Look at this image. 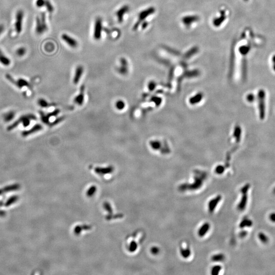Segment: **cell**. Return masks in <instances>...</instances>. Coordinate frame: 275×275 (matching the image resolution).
Listing matches in <instances>:
<instances>
[{
    "label": "cell",
    "instance_id": "obj_1",
    "mask_svg": "<svg viewBox=\"0 0 275 275\" xmlns=\"http://www.w3.org/2000/svg\"><path fill=\"white\" fill-rule=\"evenodd\" d=\"M48 30V26L46 20V14L45 12L40 13L36 18L35 31L37 35L44 34Z\"/></svg>",
    "mask_w": 275,
    "mask_h": 275
},
{
    "label": "cell",
    "instance_id": "obj_2",
    "mask_svg": "<svg viewBox=\"0 0 275 275\" xmlns=\"http://www.w3.org/2000/svg\"><path fill=\"white\" fill-rule=\"evenodd\" d=\"M154 12H155V8L152 7L141 11L139 14L137 21H136V23L133 25V31L137 30L138 28L141 25V23L144 21L146 17H148L150 15H151Z\"/></svg>",
    "mask_w": 275,
    "mask_h": 275
},
{
    "label": "cell",
    "instance_id": "obj_3",
    "mask_svg": "<svg viewBox=\"0 0 275 275\" xmlns=\"http://www.w3.org/2000/svg\"><path fill=\"white\" fill-rule=\"evenodd\" d=\"M34 119H36V117L33 115L29 114L23 116L18 120L14 123L12 125H10V126L8 127V130L11 131L12 129H14L15 127H16L17 126L19 125L20 123H21L23 124V126L26 127L28 125H29L31 121Z\"/></svg>",
    "mask_w": 275,
    "mask_h": 275
},
{
    "label": "cell",
    "instance_id": "obj_4",
    "mask_svg": "<svg viewBox=\"0 0 275 275\" xmlns=\"http://www.w3.org/2000/svg\"><path fill=\"white\" fill-rule=\"evenodd\" d=\"M23 17H24V12L23 10H19L16 13L15 17V23H14V28H15V32L17 34L21 33L23 30Z\"/></svg>",
    "mask_w": 275,
    "mask_h": 275
},
{
    "label": "cell",
    "instance_id": "obj_5",
    "mask_svg": "<svg viewBox=\"0 0 275 275\" xmlns=\"http://www.w3.org/2000/svg\"><path fill=\"white\" fill-rule=\"evenodd\" d=\"M102 20L101 17H98L96 19L94 23L93 31V38L96 40H100L102 38Z\"/></svg>",
    "mask_w": 275,
    "mask_h": 275
},
{
    "label": "cell",
    "instance_id": "obj_6",
    "mask_svg": "<svg viewBox=\"0 0 275 275\" xmlns=\"http://www.w3.org/2000/svg\"><path fill=\"white\" fill-rule=\"evenodd\" d=\"M259 108L260 111V116L261 119H264L265 113V92L263 90H261L259 93Z\"/></svg>",
    "mask_w": 275,
    "mask_h": 275
},
{
    "label": "cell",
    "instance_id": "obj_7",
    "mask_svg": "<svg viewBox=\"0 0 275 275\" xmlns=\"http://www.w3.org/2000/svg\"><path fill=\"white\" fill-rule=\"evenodd\" d=\"M120 66L118 68V72L121 74L125 75L129 72V63L125 58H121L120 60Z\"/></svg>",
    "mask_w": 275,
    "mask_h": 275
},
{
    "label": "cell",
    "instance_id": "obj_8",
    "mask_svg": "<svg viewBox=\"0 0 275 275\" xmlns=\"http://www.w3.org/2000/svg\"><path fill=\"white\" fill-rule=\"evenodd\" d=\"M129 10V7L127 5H123L116 12V16L117 20L119 23H122L123 18L126 13H127Z\"/></svg>",
    "mask_w": 275,
    "mask_h": 275
},
{
    "label": "cell",
    "instance_id": "obj_9",
    "mask_svg": "<svg viewBox=\"0 0 275 275\" xmlns=\"http://www.w3.org/2000/svg\"><path fill=\"white\" fill-rule=\"evenodd\" d=\"M61 37L62 40L71 47L76 48L78 46V41L74 38H72V37L69 36L67 34H62Z\"/></svg>",
    "mask_w": 275,
    "mask_h": 275
},
{
    "label": "cell",
    "instance_id": "obj_10",
    "mask_svg": "<svg viewBox=\"0 0 275 275\" xmlns=\"http://www.w3.org/2000/svg\"><path fill=\"white\" fill-rule=\"evenodd\" d=\"M221 199H222V197L221 196H217V197H214V198L210 200L209 203L208 204V211L212 213L215 210H214L215 208H217L218 204L221 200Z\"/></svg>",
    "mask_w": 275,
    "mask_h": 275
},
{
    "label": "cell",
    "instance_id": "obj_11",
    "mask_svg": "<svg viewBox=\"0 0 275 275\" xmlns=\"http://www.w3.org/2000/svg\"><path fill=\"white\" fill-rule=\"evenodd\" d=\"M180 255L184 259L188 258L190 256L191 251L188 244L184 243L180 248Z\"/></svg>",
    "mask_w": 275,
    "mask_h": 275
},
{
    "label": "cell",
    "instance_id": "obj_12",
    "mask_svg": "<svg viewBox=\"0 0 275 275\" xmlns=\"http://www.w3.org/2000/svg\"><path fill=\"white\" fill-rule=\"evenodd\" d=\"M84 71V69L82 66L78 65L76 67L75 70L74 77L73 78V82H74V84H78L77 83L79 82L81 77L82 76L83 74Z\"/></svg>",
    "mask_w": 275,
    "mask_h": 275
},
{
    "label": "cell",
    "instance_id": "obj_13",
    "mask_svg": "<svg viewBox=\"0 0 275 275\" xmlns=\"http://www.w3.org/2000/svg\"><path fill=\"white\" fill-rule=\"evenodd\" d=\"M210 228V225L209 223H205L199 228L198 231V235L201 237L204 236L208 233Z\"/></svg>",
    "mask_w": 275,
    "mask_h": 275
},
{
    "label": "cell",
    "instance_id": "obj_14",
    "mask_svg": "<svg viewBox=\"0 0 275 275\" xmlns=\"http://www.w3.org/2000/svg\"><path fill=\"white\" fill-rule=\"evenodd\" d=\"M0 63L3 65L8 66L10 65L11 60L5 54L2 50L0 49Z\"/></svg>",
    "mask_w": 275,
    "mask_h": 275
},
{
    "label": "cell",
    "instance_id": "obj_15",
    "mask_svg": "<svg viewBox=\"0 0 275 275\" xmlns=\"http://www.w3.org/2000/svg\"><path fill=\"white\" fill-rule=\"evenodd\" d=\"M42 129H43L42 126L39 124H37V125H35L34 127H32V129H30L29 131H23L22 135L23 137H26L27 135H31L32 133H35V132L40 131V130Z\"/></svg>",
    "mask_w": 275,
    "mask_h": 275
},
{
    "label": "cell",
    "instance_id": "obj_16",
    "mask_svg": "<svg viewBox=\"0 0 275 275\" xmlns=\"http://www.w3.org/2000/svg\"><path fill=\"white\" fill-rule=\"evenodd\" d=\"M19 188H20V186L19 184H17L6 186L4 188L0 189V195L3 194L4 192H9L11 191L17 190L18 189H19Z\"/></svg>",
    "mask_w": 275,
    "mask_h": 275
},
{
    "label": "cell",
    "instance_id": "obj_17",
    "mask_svg": "<svg viewBox=\"0 0 275 275\" xmlns=\"http://www.w3.org/2000/svg\"><path fill=\"white\" fill-rule=\"evenodd\" d=\"M84 91L82 90L80 91V93L78 95H76V97L74 99V102L76 104V105L78 106H82V102L84 101Z\"/></svg>",
    "mask_w": 275,
    "mask_h": 275
},
{
    "label": "cell",
    "instance_id": "obj_18",
    "mask_svg": "<svg viewBox=\"0 0 275 275\" xmlns=\"http://www.w3.org/2000/svg\"><path fill=\"white\" fill-rule=\"evenodd\" d=\"M26 53H27V49L25 47H20L16 51V54L20 57H22L24 56Z\"/></svg>",
    "mask_w": 275,
    "mask_h": 275
},
{
    "label": "cell",
    "instance_id": "obj_19",
    "mask_svg": "<svg viewBox=\"0 0 275 275\" xmlns=\"http://www.w3.org/2000/svg\"><path fill=\"white\" fill-rule=\"evenodd\" d=\"M45 7L46 8L47 11L50 13H52L54 11V7L49 0H45Z\"/></svg>",
    "mask_w": 275,
    "mask_h": 275
},
{
    "label": "cell",
    "instance_id": "obj_20",
    "mask_svg": "<svg viewBox=\"0 0 275 275\" xmlns=\"http://www.w3.org/2000/svg\"><path fill=\"white\" fill-rule=\"evenodd\" d=\"M4 115V119L5 121H7V122H8L14 118V115H15V113L13 112L12 111H10V112H9L8 113L5 114Z\"/></svg>",
    "mask_w": 275,
    "mask_h": 275
},
{
    "label": "cell",
    "instance_id": "obj_21",
    "mask_svg": "<svg viewBox=\"0 0 275 275\" xmlns=\"http://www.w3.org/2000/svg\"><path fill=\"white\" fill-rule=\"evenodd\" d=\"M19 199V197L18 196H12V197H11L7 201L6 203H5V206L8 207V206H9L10 205L14 203H15L16 201H17V200Z\"/></svg>",
    "mask_w": 275,
    "mask_h": 275
},
{
    "label": "cell",
    "instance_id": "obj_22",
    "mask_svg": "<svg viewBox=\"0 0 275 275\" xmlns=\"http://www.w3.org/2000/svg\"><path fill=\"white\" fill-rule=\"evenodd\" d=\"M124 102L122 100H118L116 103V107L119 110H122L125 107Z\"/></svg>",
    "mask_w": 275,
    "mask_h": 275
},
{
    "label": "cell",
    "instance_id": "obj_23",
    "mask_svg": "<svg viewBox=\"0 0 275 275\" xmlns=\"http://www.w3.org/2000/svg\"><path fill=\"white\" fill-rule=\"evenodd\" d=\"M221 270V266H219V265L214 266L212 268V271H211L212 274H213V275L218 274Z\"/></svg>",
    "mask_w": 275,
    "mask_h": 275
},
{
    "label": "cell",
    "instance_id": "obj_24",
    "mask_svg": "<svg viewBox=\"0 0 275 275\" xmlns=\"http://www.w3.org/2000/svg\"><path fill=\"white\" fill-rule=\"evenodd\" d=\"M45 0H36L35 5L38 8H41L45 6Z\"/></svg>",
    "mask_w": 275,
    "mask_h": 275
},
{
    "label": "cell",
    "instance_id": "obj_25",
    "mask_svg": "<svg viewBox=\"0 0 275 275\" xmlns=\"http://www.w3.org/2000/svg\"><path fill=\"white\" fill-rule=\"evenodd\" d=\"M212 260H214V261H221L222 260L224 259V256L223 255H221V254H219V255H214V256L212 257Z\"/></svg>",
    "mask_w": 275,
    "mask_h": 275
},
{
    "label": "cell",
    "instance_id": "obj_26",
    "mask_svg": "<svg viewBox=\"0 0 275 275\" xmlns=\"http://www.w3.org/2000/svg\"><path fill=\"white\" fill-rule=\"evenodd\" d=\"M38 103H39V104L40 105L41 107H46L47 106V102L45 100H39V102H38Z\"/></svg>",
    "mask_w": 275,
    "mask_h": 275
},
{
    "label": "cell",
    "instance_id": "obj_27",
    "mask_svg": "<svg viewBox=\"0 0 275 275\" xmlns=\"http://www.w3.org/2000/svg\"><path fill=\"white\" fill-rule=\"evenodd\" d=\"M271 61H272V66H273V68L275 72V55H273L272 57V59H271Z\"/></svg>",
    "mask_w": 275,
    "mask_h": 275
},
{
    "label": "cell",
    "instance_id": "obj_28",
    "mask_svg": "<svg viewBox=\"0 0 275 275\" xmlns=\"http://www.w3.org/2000/svg\"><path fill=\"white\" fill-rule=\"evenodd\" d=\"M141 25H142V29H146V28L147 27V26H148V22L143 21V22H142V23H141Z\"/></svg>",
    "mask_w": 275,
    "mask_h": 275
},
{
    "label": "cell",
    "instance_id": "obj_29",
    "mask_svg": "<svg viewBox=\"0 0 275 275\" xmlns=\"http://www.w3.org/2000/svg\"><path fill=\"white\" fill-rule=\"evenodd\" d=\"M5 26L3 24H0V36L4 32Z\"/></svg>",
    "mask_w": 275,
    "mask_h": 275
},
{
    "label": "cell",
    "instance_id": "obj_30",
    "mask_svg": "<svg viewBox=\"0 0 275 275\" xmlns=\"http://www.w3.org/2000/svg\"><path fill=\"white\" fill-rule=\"evenodd\" d=\"M271 219L273 220V221H275V214H273L271 217Z\"/></svg>",
    "mask_w": 275,
    "mask_h": 275
},
{
    "label": "cell",
    "instance_id": "obj_31",
    "mask_svg": "<svg viewBox=\"0 0 275 275\" xmlns=\"http://www.w3.org/2000/svg\"><path fill=\"white\" fill-rule=\"evenodd\" d=\"M244 1H248V0H244Z\"/></svg>",
    "mask_w": 275,
    "mask_h": 275
}]
</instances>
